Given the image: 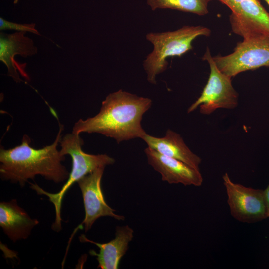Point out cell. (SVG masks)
Listing matches in <instances>:
<instances>
[{
    "instance_id": "6da1fadb",
    "label": "cell",
    "mask_w": 269,
    "mask_h": 269,
    "mask_svg": "<svg viewBox=\"0 0 269 269\" xmlns=\"http://www.w3.org/2000/svg\"><path fill=\"white\" fill-rule=\"evenodd\" d=\"M151 105L150 98L119 90L106 97L96 115L76 122L72 133H99L115 139L118 143L136 138L142 139L147 133L141 121Z\"/></svg>"
},
{
    "instance_id": "7a4b0ae2",
    "label": "cell",
    "mask_w": 269,
    "mask_h": 269,
    "mask_svg": "<svg viewBox=\"0 0 269 269\" xmlns=\"http://www.w3.org/2000/svg\"><path fill=\"white\" fill-rule=\"evenodd\" d=\"M63 125L59 129L55 141L42 148L35 149L30 145L31 139L23 135L21 144L14 148L0 149V176L2 180L18 183L23 187L29 179L40 175L46 180L59 183L67 180L69 173L61 164L65 156L57 149L62 138Z\"/></svg>"
},
{
    "instance_id": "3957f363",
    "label": "cell",
    "mask_w": 269,
    "mask_h": 269,
    "mask_svg": "<svg viewBox=\"0 0 269 269\" xmlns=\"http://www.w3.org/2000/svg\"><path fill=\"white\" fill-rule=\"evenodd\" d=\"M84 144L79 134H67L60 141V153L63 156L69 155L72 158V169L69 177L61 190L52 193L45 191L37 184L30 183V188L39 195H44L53 203L55 210V219L52 229L59 232L62 230L61 209L63 197L68 190L75 182L86 175L100 167H105L115 163V160L107 154H90L84 152L82 146Z\"/></svg>"
},
{
    "instance_id": "277c9868",
    "label": "cell",
    "mask_w": 269,
    "mask_h": 269,
    "mask_svg": "<svg viewBox=\"0 0 269 269\" xmlns=\"http://www.w3.org/2000/svg\"><path fill=\"white\" fill-rule=\"evenodd\" d=\"M211 32L205 26L187 25L174 31L147 33L146 39L153 47L143 62L148 81L156 84V76L167 68L168 58L181 56L193 49L192 42L195 39L209 36Z\"/></svg>"
},
{
    "instance_id": "5b68a950",
    "label": "cell",
    "mask_w": 269,
    "mask_h": 269,
    "mask_svg": "<svg viewBox=\"0 0 269 269\" xmlns=\"http://www.w3.org/2000/svg\"><path fill=\"white\" fill-rule=\"evenodd\" d=\"M202 59L209 64V76L200 96L189 106L187 113L198 107L203 115H210L220 108L234 109L238 105L239 95L232 85V78L218 68L208 47Z\"/></svg>"
},
{
    "instance_id": "8992f818",
    "label": "cell",
    "mask_w": 269,
    "mask_h": 269,
    "mask_svg": "<svg viewBox=\"0 0 269 269\" xmlns=\"http://www.w3.org/2000/svg\"><path fill=\"white\" fill-rule=\"evenodd\" d=\"M213 59L218 68L231 78L243 72L269 67V37L243 39L231 54Z\"/></svg>"
},
{
    "instance_id": "52a82bcc",
    "label": "cell",
    "mask_w": 269,
    "mask_h": 269,
    "mask_svg": "<svg viewBox=\"0 0 269 269\" xmlns=\"http://www.w3.org/2000/svg\"><path fill=\"white\" fill-rule=\"evenodd\" d=\"M231 215L236 220L253 223L268 218L264 190L233 182L227 173L222 176Z\"/></svg>"
},
{
    "instance_id": "ba28073f",
    "label": "cell",
    "mask_w": 269,
    "mask_h": 269,
    "mask_svg": "<svg viewBox=\"0 0 269 269\" xmlns=\"http://www.w3.org/2000/svg\"><path fill=\"white\" fill-rule=\"evenodd\" d=\"M104 168H99L77 182L82 195L85 217L82 223L74 229L69 238L66 254L73 236L78 230L83 229V226L85 232H87L100 217L109 216L118 220H124L125 219L123 215L116 214L115 210L111 208L105 200L101 186Z\"/></svg>"
},
{
    "instance_id": "9c48e42d",
    "label": "cell",
    "mask_w": 269,
    "mask_h": 269,
    "mask_svg": "<svg viewBox=\"0 0 269 269\" xmlns=\"http://www.w3.org/2000/svg\"><path fill=\"white\" fill-rule=\"evenodd\" d=\"M148 164L169 184L201 186L203 179L199 169L176 159L164 155L147 147L144 150Z\"/></svg>"
},
{
    "instance_id": "30bf717a",
    "label": "cell",
    "mask_w": 269,
    "mask_h": 269,
    "mask_svg": "<svg viewBox=\"0 0 269 269\" xmlns=\"http://www.w3.org/2000/svg\"><path fill=\"white\" fill-rule=\"evenodd\" d=\"M25 31L16 32L12 34L0 33V60L8 69V75L17 83L23 82L18 72L27 80L29 78L25 71L26 63L20 64L15 60L14 56L19 55L24 58L36 54L37 48L33 40L24 36Z\"/></svg>"
},
{
    "instance_id": "8fae6325",
    "label": "cell",
    "mask_w": 269,
    "mask_h": 269,
    "mask_svg": "<svg viewBox=\"0 0 269 269\" xmlns=\"http://www.w3.org/2000/svg\"><path fill=\"white\" fill-rule=\"evenodd\" d=\"M133 230L128 225L117 226L115 238L107 243H100L88 239L84 234L81 235V242H88L96 245L99 252L90 250L89 253L96 257L98 268L101 269H117L120 261L126 253L129 242L133 237Z\"/></svg>"
},
{
    "instance_id": "7c38bea8",
    "label": "cell",
    "mask_w": 269,
    "mask_h": 269,
    "mask_svg": "<svg viewBox=\"0 0 269 269\" xmlns=\"http://www.w3.org/2000/svg\"><path fill=\"white\" fill-rule=\"evenodd\" d=\"M39 224L36 219L17 204L15 199L0 203V226L4 233L14 242L26 239L34 227Z\"/></svg>"
},
{
    "instance_id": "4fadbf2b",
    "label": "cell",
    "mask_w": 269,
    "mask_h": 269,
    "mask_svg": "<svg viewBox=\"0 0 269 269\" xmlns=\"http://www.w3.org/2000/svg\"><path fill=\"white\" fill-rule=\"evenodd\" d=\"M148 147L166 156L180 160L199 169L201 158L194 153L186 145L180 135L168 129L162 137L146 134L142 138Z\"/></svg>"
},
{
    "instance_id": "5bb4252c",
    "label": "cell",
    "mask_w": 269,
    "mask_h": 269,
    "mask_svg": "<svg viewBox=\"0 0 269 269\" xmlns=\"http://www.w3.org/2000/svg\"><path fill=\"white\" fill-rule=\"evenodd\" d=\"M151 9H170L199 16L207 14L208 4L213 0H146Z\"/></svg>"
},
{
    "instance_id": "9a60e30c",
    "label": "cell",
    "mask_w": 269,
    "mask_h": 269,
    "mask_svg": "<svg viewBox=\"0 0 269 269\" xmlns=\"http://www.w3.org/2000/svg\"><path fill=\"white\" fill-rule=\"evenodd\" d=\"M0 30H14L20 31L29 32L38 35H41L35 28V24H19L8 21L0 17Z\"/></svg>"
},
{
    "instance_id": "2e32d148",
    "label": "cell",
    "mask_w": 269,
    "mask_h": 269,
    "mask_svg": "<svg viewBox=\"0 0 269 269\" xmlns=\"http://www.w3.org/2000/svg\"><path fill=\"white\" fill-rule=\"evenodd\" d=\"M229 8L231 12L244 0H218Z\"/></svg>"
},
{
    "instance_id": "e0dca14e",
    "label": "cell",
    "mask_w": 269,
    "mask_h": 269,
    "mask_svg": "<svg viewBox=\"0 0 269 269\" xmlns=\"http://www.w3.org/2000/svg\"><path fill=\"white\" fill-rule=\"evenodd\" d=\"M264 193L267 208L268 217H269V184L264 190Z\"/></svg>"
},
{
    "instance_id": "ac0fdd59",
    "label": "cell",
    "mask_w": 269,
    "mask_h": 269,
    "mask_svg": "<svg viewBox=\"0 0 269 269\" xmlns=\"http://www.w3.org/2000/svg\"><path fill=\"white\" fill-rule=\"evenodd\" d=\"M269 5V0H264Z\"/></svg>"
},
{
    "instance_id": "d6986e66",
    "label": "cell",
    "mask_w": 269,
    "mask_h": 269,
    "mask_svg": "<svg viewBox=\"0 0 269 269\" xmlns=\"http://www.w3.org/2000/svg\"><path fill=\"white\" fill-rule=\"evenodd\" d=\"M19 0H15L14 1V4H16V3H18V2Z\"/></svg>"
}]
</instances>
